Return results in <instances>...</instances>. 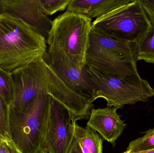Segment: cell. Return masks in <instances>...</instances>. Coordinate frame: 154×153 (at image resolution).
<instances>
[{
    "mask_svg": "<svg viewBox=\"0 0 154 153\" xmlns=\"http://www.w3.org/2000/svg\"><path fill=\"white\" fill-rule=\"evenodd\" d=\"M7 140H9L6 139L5 137H4L3 136H2V135L0 134V145H1V144L2 143L4 142H5V141H7Z\"/></svg>",
    "mask_w": 154,
    "mask_h": 153,
    "instance_id": "cell-24",
    "label": "cell"
},
{
    "mask_svg": "<svg viewBox=\"0 0 154 153\" xmlns=\"http://www.w3.org/2000/svg\"><path fill=\"white\" fill-rule=\"evenodd\" d=\"M7 141L0 145V153H10L7 146Z\"/></svg>",
    "mask_w": 154,
    "mask_h": 153,
    "instance_id": "cell-23",
    "label": "cell"
},
{
    "mask_svg": "<svg viewBox=\"0 0 154 153\" xmlns=\"http://www.w3.org/2000/svg\"><path fill=\"white\" fill-rule=\"evenodd\" d=\"M137 60L154 63V25L137 44Z\"/></svg>",
    "mask_w": 154,
    "mask_h": 153,
    "instance_id": "cell-15",
    "label": "cell"
},
{
    "mask_svg": "<svg viewBox=\"0 0 154 153\" xmlns=\"http://www.w3.org/2000/svg\"><path fill=\"white\" fill-rule=\"evenodd\" d=\"M151 27L140 0H133L91 22V28L96 31L116 39L136 44Z\"/></svg>",
    "mask_w": 154,
    "mask_h": 153,
    "instance_id": "cell-6",
    "label": "cell"
},
{
    "mask_svg": "<svg viewBox=\"0 0 154 153\" xmlns=\"http://www.w3.org/2000/svg\"><path fill=\"white\" fill-rule=\"evenodd\" d=\"M14 84L13 100L10 108L25 110L41 93L48 94L79 116L87 107L86 98L71 90L43 59L11 72Z\"/></svg>",
    "mask_w": 154,
    "mask_h": 153,
    "instance_id": "cell-1",
    "label": "cell"
},
{
    "mask_svg": "<svg viewBox=\"0 0 154 153\" xmlns=\"http://www.w3.org/2000/svg\"><path fill=\"white\" fill-rule=\"evenodd\" d=\"M7 146L10 153H22L15 147L12 142L10 140L7 141Z\"/></svg>",
    "mask_w": 154,
    "mask_h": 153,
    "instance_id": "cell-22",
    "label": "cell"
},
{
    "mask_svg": "<svg viewBox=\"0 0 154 153\" xmlns=\"http://www.w3.org/2000/svg\"><path fill=\"white\" fill-rule=\"evenodd\" d=\"M75 137L83 153H102L103 139L96 131L87 126L76 124Z\"/></svg>",
    "mask_w": 154,
    "mask_h": 153,
    "instance_id": "cell-14",
    "label": "cell"
},
{
    "mask_svg": "<svg viewBox=\"0 0 154 153\" xmlns=\"http://www.w3.org/2000/svg\"><path fill=\"white\" fill-rule=\"evenodd\" d=\"M122 153H129L127 152H125ZM137 153H154V150H151V151H146V152H140Z\"/></svg>",
    "mask_w": 154,
    "mask_h": 153,
    "instance_id": "cell-25",
    "label": "cell"
},
{
    "mask_svg": "<svg viewBox=\"0 0 154 153\" xmlns=\"http://www.w3.org/2000/svg\"><path fill=\"white\" fill-rule=\"evenodd\" d=\"M0 13L23 21L47 40L52 21L44 13L40 0H0Z\"/></svg>",
    "mask_w": 154,
    "mask_h": 153,
    "instance_id": "cell-8",
    "label": "cell"
},
{
    "mask_svg": "<svg viewBox=\"0 0 154 153\" xmlns=\"http://www.w3.org/2000/svg\"><path fill=\"white\" fill-rule=\"evenodd\" d=\"M14 89L11 72L0 67V95L10 107L13 100Z\"/></svg>",
    "mask_w": 154,
    "mask_h": 153,
    "instance_id": "cell-17",
    "label": "cell"
},
{
    "mask_svg": "<svg viewBox=\"0 0 154 153\" xmlns=\"http://www.w3.org/2000/svg\"><path fill=\"white\" fill-rule=\"evenodd\" d=\"M86 64L102 72L123 78L138 73L137 67L127 62L118 54L90 45L86 56Z\"/></svg>",
    "mask_w": 154,
    "mask_h": 153,
    "instance_id": "cell-9",
    "label": "cell"
},
{
    "mask_svg": "<svg viewBox=\"0 0 154 153\" xmlns=\"http://www.w3.org/2000/svg\"><path fill=\"white\" fill-rule=\"evenodd\" d=\"M133 0H71L67 11L79 13L89 19L102 17L128 4Z\"/></svg>",
    "mask_w": 154,
    "mask_h": 153,
    "instance_id": "cell-12",
    "label": "cell"
},
{
    "mask_svg": "<svg viewBox=\"0 0 154 153\" xmlns=\"http://www.w3.org/2000/svg\"><path fill=\"white\" fill-rule=\"evenodd\" d=\"M117 109L114 107L91 109L87 123L88 126L98 132L103 139L114 146L127 126L117 113Z\"/></svg>",
    "mask_w": 154,
    "mask_h": 153,
    "instance_id": "cell-10",
    "label": "cell"
},
{
    "mask_svg": "<svg viewBox=\"0 0 154 153\" xmlns=\"http://www.w3.org/2000/svg\"><path fill=\"white\" fill-rule=\"evenodd\" d=\"M91 19L66 11L52 21L46 43V62L62 61L82 69L86 65Z\"/></svg>",
    "mask_w": 154,
    "mask_h": 153,
    "instance_id": "cell-2",
    "label": "cell"
},
{
    "mask_svg": "<svg viewBox=\"0 0 154 153\" xmlns=\"http://www.w3.org/2000/svg\"><path fill=\"white\" fill-rule=\"evenodd\" d=\"M45 39L23 21L0 13V67L11 72L44 58Z\"/></svg>",
    "mask_w": 154,
    "mask_h": 153,
    "instance_id": "cell-3",
    "label": "cell"
},
{
    "mask_svg": "<svg viewBox=\"0 0 154 153\" xmlns=\"http://www.w3.org/2000/svg\"><path fill=\"white\" fill-rule=\"evenodd\" d=\"M40 153H48L46 152H45V151H44V150H42V151H41V152Z\"/></svg>",
    "mask_w": 154,
    "mask_h": 153,
    "instance_id": "cell-26",
    "label": "cell"
},
{
    "mask_svg": "<svg viewBox=\"0 0 154 153\" xmlns=\"http://www.w3.org/2000/svg\"><path fill=\"white\" fill-rule=\"evenodd\" d=\"M89 45L111 50L122 56L127 62L137 67L136 43L116 39L91 29L90 33Z\"/></svg>",
    "mask_w": 154,
    "mask_h": 153,
    "instance_id": "cell-13",
    "label": "cell"
},
{
    "mask_svg": "<svg viewBox=\"0 0 154 153\" xmlns=\"http://www.w3.org/2000/svg\"><path fill=\"white\" fill-rule=\"evenodd\" d=\"M154 149V128L146 132L145 134L129 143L126 152L137 153Z\"/></svg>",
    "mask_w": 154,
    "mask_h": 153,
    "instance_id": "cell-16",
    "label": "cell"
},
{
    "mask_svg": "<svg viewBox=\"0 0 154 153\" xmlns=\"http://www.w3.org/2000/svg\"><path fill=\"white\" fill-rule=\"evenodd\" d=\"M42 10L46 15L66 10L71 0H40Z\"/></svg>",
    "mask_w": 154,
    "mask_h": 153,
    "instance_id": "cell-19",
    "label": "cell"
},
{
    "mask_svg": "<svg viewBox=\"0 0 154 153\" xmlns=\"http://www.w3.org/2000/svg\"><path fill=\"white\" fill-rule=\"evenodd\" d=\"M51 96L37 95L23 111L10 108L9 127L11 141L22 153H40L43 143L49 113Z\"/></svg>",
    "mask_w": 154,
    "mask_h": 153,
    "instance_id": "cell-4",
    "label": "cell"
},
{
    "mask_svg": "<svg viewBox=\"0 0 154 153\" xmlns=\"http://www.w3.org/2000/svg\"><path fill=\"white\" fill-rule=\"evenodd\" d=\"M46 62L69 89L90 100L93 83L85 67L80 69L62 61Z\"/></svg>",
    "mask_w": 154,
    "mask_h": 153,
    "instance_id": "cell-11",
    "label": "cell"
},
{
    "mask_svg": "<svg viewBox=\"0 0 154 153\" xmlns=\"http://www.w3.org/2000/svg\"><path fill=\"white\" fill-rule=\"evenodd\" d=\"M85 68L93 83L91 103L102 98L107 102V107L119 109L125 105L148 101L154 95V89L138 72L123 78L100 72L88 65Z\"/></svg>",
    "mask_w": 154,
    "mask_h": 153,
    "instance_id": "cell-5",
    "label": "cell"
},
{
    "mask_svg": "<svg viewBox=\"0 0 154 153\" xmlns=\"http://www.w3.org/2000/svg\"><path fill=\"white\" fill-rule=\"evenodd\" d=\"M69 153H83L82 152L80 147L75 137L73 140V143Z\"/></svg>",
    "mask_w": 154,
    "mask_h": 153,
    "instance_id": "cell-21",
    "label": "cell"
},
{
    "mask_svg": "<svg viewBox=\"0 0 154 153\" xmlns=\"http://www.w3.org/2000/svg\"><path fill=\"white\" fill-rule=\"evenodd\" d=\"M10 107L0 95V134L11 141L9 127Z\"/></svg>",
    "mask_w": 154,
    "mask_h": 153,
    "instance_id": "cell-18",
    "label": "cell"
},
{
    "mask_svg": "<svg viewBox=\"0 0 154 153\" xmlns=\"http://www.w3.org/2000/svg\"><path fill=\"white\" fill-rule=\"evenodd\" d=\"M149 18L151 24L154 25V0H140Z\"/></svg>",
    "mask_w": 154,
    "mask_h": 153,
    "instance_id": "cell-20",
    "label": "cell"
},
{
    "mask_svg": "<svg viewBox=\"0 0 154 153\" xmlns=\"http://www.w3.org/2000/svg\"><path fill=\"white\" fill-rule=\"evenodd\" d=\"M77 120L70 110L51 96L42 150L48 153H69Z\"/></svg>",
    "mask_w": 154,
    "mask_h": 153,
    "instance_id": "cell-7",
    "label": "cell"
}]
</instances>
